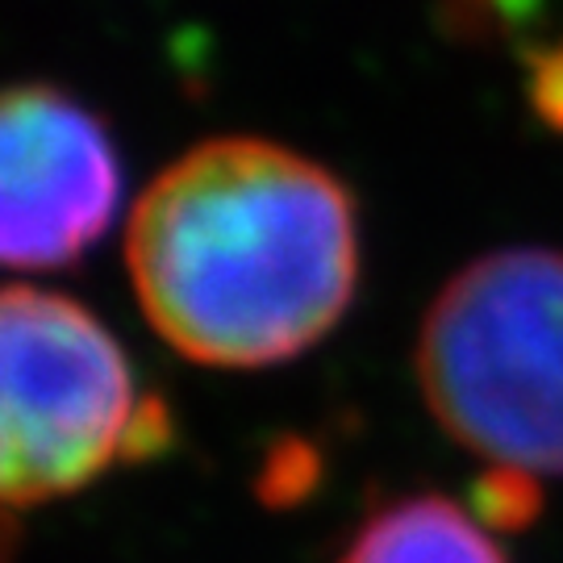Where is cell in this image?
I'll return each mask as SVG.
<instances>
[{"instance_id":"obj_1","label":"cell","mask_w":563,"mask_h":563,"mask_svg":"<svg viewBox=\"0 0 563 563\" xmlns=\"http://www.w3.org/2000/svg\"><path fill=\"white\" fill-rule=\"evenodd\" d=\"M142 313L209 367H272L322 342L360 280L355 201L263 139H213L163 167L125 230Z\"/></svg>"},{"instance_id":"obj_2","label":"cell","mask_w":563,"mask_h":563,"mask_svg":"<svg viewBox=\"0 0 563 563\" xmlns=\"http://www.w3.org/2000/svg\"><path fill=\"white\" fill-rule=\"evenodd\" d=\"M413 376L463 451L563 476V251L509 246L455 272L426 309Z\"/></svg>"},{"instance_id":"obj_3","label":"cell","mask_w":563,"mask_h":563,"mask_svg":"<svg viewBox=\"0 0 563 563\" xmlns=\"http://www.w3.org/2000/svg\"><path fill=\"white\" fill-rule=\"evenodd\" d=\"M163 434L125 351L84 305L0 288V514L80 493Z\"/></svg>"},{"instance_id":"obj_4","label":"cell","mask_w":563,"mask_h":563,"mask_svg":"<svg viewBox=\"0 0 563 563\" xmlns=\"http://www.w3.org/2000/svg\"><path fill=\"white\" fill-rule=\"evenodd\" d=\"M121 192L104 125L59 88L0 92V267H59L101 239Z\"/></svg>"},{"instance_id":"obj_5","label":"cell","mask_w":563,"mask_h":563,"mask_svg":"<svg viewBox=\"0 0 563 563\" xmlns=\"http://www.w3.org/2000/svg\"><path fill=\"white\" fill-rule=\"evenodd\" d=\"M339 563H505V555L455 501L405 497L372 514Z\"/></svg>"},{"instance_id":"obj_6","label":"cell","mask_w":563,"mask_h":563,"mask_svg":"<svg viewBox=\"0 0 563 563\" xmlns=\"http://www.w3.org/2000/svg\"><path fill=\"white\" fill-rule=\"evenodd\" d=\"M534 104H539L543 121L563 130V46L543 51L534 63Z\"/></svg>"}]
</instances>
